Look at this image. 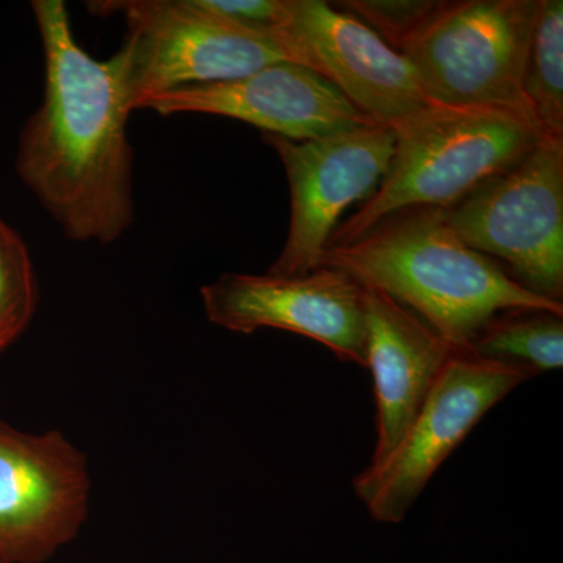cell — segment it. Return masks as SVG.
I'll list each match as a JSON object with an SVG mask.
<instances>
[{
    "label": "cell",
    "instance_id": "obj_3",
    "mask_svg": "<svg viewBox=\"0 0 563 563\" xmlns=\"http://www.w3.org/2000/svg\"><path fill=\"white\" fill-rule=\"evenodd\" d=\"M390 128L395 155L387 174L362 209L332 233L329 246L355 242L401 211L451 209L544 139L510 111L433 102Z\"/></svg>",
    "mask_w": 563,
    "mask_h": 563
},
{
    "label": "cell",
    "instance_id": "obj_8",
    "mask_svg": "<svg viewBox=\"0 0 563 563\" xmlns=\"http://www.w3.org/2000/svg\"><path fill=\"white\" fill-rule=\"evenodd\" d=\"M279 155L290 187V229L269 276L298 277L320 268L343 211L368 201L395 155L390 125L368 122L313 140L263 133Z\"/></svg>",
    "mask_w": 563,
    "mask_h": 563
},
{
    "label": "cell",
    "instance_id": "obj_5",
    "mask_svg": "<svg viewBox=\"0 0 563 563\" xmlns=\"http://www.w3.org/2000/svg\"><path fill=\"white\" fill-rule=\"evenodd\" d=\"M90 10L121 14L128 25L117 54L132 111L163 92L291 62L272 33L228 20L201 0H106L90 3Z\"/></svg>",
    "mask_w": 563,
    "mask_h": 563
},
{
    "label": "cell",
    "instance_id": "obj_17",
    "mask_svg": "<svg viewBox=\"0 0 563 563\" xmlns=\"http://www.w3.org/2000/svg\"><path fill=\"white\" fill-rule=\"evenodd\" d=\"M336 5H343L351 11L352 16L361 18L391 46H399L413 35L429 18L439 10L442 2L435 0H344Z\"/></svg>",
    "mask_w": 563,
    "mask_h": 563
},
{
    "label": "cell",
    "instance_id": "obj_18",
    "mask_svg": "<svg viewBox=\"0 0 563 563\" xmlns=\"http://www.w3.org/2000/svg\"><path fill=\"white\" fill-rule=\"evenodd\" d=\"M207 9L233 22L268 32L284 13V0H201Z\"/></svg>",
    "mask_w": 563,
    "mask_h": 563
},
{
    "label": "cell",
    "instance_id": "obj_7",
    "mask_svg": "<svg viewBox=\"0 0 563 563\" xmlns=\"http://www.w3.org/2000/svg\"><path fill=\"white\" fill-rule=\"evenodd\" d=\"M526 380L525 373L501 363L462 352L454 355L395 450L352 481L355 496L374 520L402 523L433 474L474 426Z\"/></svg>",
    "mask_w": 563,
    "mask_h": 563
},
{
    "label": "cell",
    "instance_id": "obj_4",
    "mask_svg": "<svg viewBox=\"0 0 563 563\" xmlns=\"http://www.w3.org/2000/svg\"><path fill=\"white\" fill-rule=\"evenodd\" d=\"M536 11L537 0L442 2L398 52L429 101L510 111L540 131L525 92Z\"/></svg>",
    "mask_w": 563,
    "mask_h": 563
},
{
    "label": "cell",
    "instance_id": "obj_6",
    "mask_svg": "<svg viewBox=\"0 0 563 563\" xmlns=\"http://www.w3.org/2000/svg\"><path fill=\"white\" fill-rule=\"evenodd\" d=\"M444 217L466 246L506 262L526 290L562 302L563 139L544 136Z\"/></svg>",
    "mask_w": 563,
    "mask_h": 563
},
{
    "label": "cell",
    "instance_id": "obj_16",
    "mask_svg": "<svg viewBox=\"0 0 563 563\" xmlns=\"http://www.w3.org/2000/svg\"><path fill=\"white\" fill-rule=\"evenodd\" d=\"M38 301L31 251L20 233L0 218V354L27 331Z\"/></svg>",
    "mask_w": 563,
    "mask_h": 563
},
{
    "label": "cell",
    "instance_id": "obj_10",
    "mask_svg": "<svg viewBox=\"0 0 563 563\" xmlns=\"http://www.w3.org/2000/svg\"><path fill=\"white\" fill-rule=\"evenodd\" d=\"M292 63L332 84L366 118L391 125L428 107L410 62L352 14L322 0H284L268 31Z\"/></svg>",
    "mask_w": 563,
    "mask_h": 563
},
{
    "label": "cell",
    "instance_id": "obj_11",
    "mask_svg": "<svg viewBox=\"0 0 563 563\" xmlns=\"http://www.w3.org/2000/svg\"><path fill=\"white\" fill-rule=\"evenodd\" d=\"M201 298L207 320L225 331L298 333L366 368L363 285L347 274L325 266L298 277L224 273L203 285Z\"/></svg>",
    "mask_w": 563,
    "mask_h": 563
},
{
    "label": "cell",
    "instance_id": "obj_14",
    "mask_svg": "<svg viewBox=\"0 0 563 563\" xmlns=\"http://www.w3.org/2000/svg\"><path fill=\"white\" fill-rule=\"evenodd\" d=\"M463 354L501 363L526 376L555 372L563 365L562 314L512 310L493 318Z\"/></svg>",
    "mask_w": 563,
    "mask_h": 563
},
{
    "label": "cell",
    "instance_id": "obj_13",
    "mask_svg": "<svg viewBox=\"0 0 563 563\" xmlns=\"http://www.w3.org/2000/svg\"><path fill=\"white\" fill-rule=\"evenodd\" d=\"M366 368L376 398V465L395 450L446 363L461 354L387 292L363 287Z\"/></svg>",
    "mask_w": 563,
    "mask_h": 563
},
{
    "label": "cell",
    "instance_id": "obj_2",
    "mask_svg": "<svg viewBox=\"0 0 563 563\" xmlns=\"http://www.w3.org/2000/svg\"><path fill=\"white\" fill-rule=\"evenodd\" d=\"M320 266L387 292L462 354L498 314L547 310L563 317L562 302L526 290L498 263L466 246L442 209L393 214L355 242L329 246Z\"/></svg>",
    "mask_w": 563,
    "mask_h": 563
},
{
    "label": "cell",
    "instance_id": "obj_9",
    "mask_svg": "<svg viewBox=\"0 0 563 563\" xmlns=\"http://www.w3.org/2000/svg\"><path fill=\"white\" fill-rule=\"evenodd\" d=\"M87 455L60 431L0 420V563H44L73 542L90 514Z\"/></svg>",
    "mask_w": 563,
    "mask_h": 563
},
{
    "label": "cell",
    "instance_id": "obj_1",
    "mask_svg": "<svg viewBox=\"0 0 563 563\" xmlns=\"http://www.w3.org/2000/svg\"><path fill=\"white\" fill-rule=\"evenodd\" d=\"M44 96L22 129L16 173L73 242L110 244L135 220L132 113L120 55L80 46L62 0H33Z\"/></svg>",
    "mask_w": 563,
    "mask_h": 563
},
{
    "label": "cell",
    "instance_id": "obj_12",
    "mask_svg": "<svg viewBox=\"0 0 563 563\" xmlns=\"http://www.w3.org/2000/svg\"><path fill=\"white\" fill-rule=\"evenodd\" d=\"M162 117L217 114L247 122L263 133L313 140L374 122L312 69L292 62L217 84L191 85L155 96L140 107Z\"/></svg>",
    "mask_w": 563,
    "mask_h": 563
},
{
    "label": "cell",
    "instance_id": "obj_15",
    "mask_svg": "<svg viewBox=\"0 0 563 563\" xmlns=\"http://www.w3.org/2000/svg\"><path fill=\"white\" fill-rule=\"evenodd\" d=\"M525 92L544 136L563 139V2L537 0Z\"/></svg>",
    "mask_w": 563,
    "mask_h": 563
}]
</instances>
